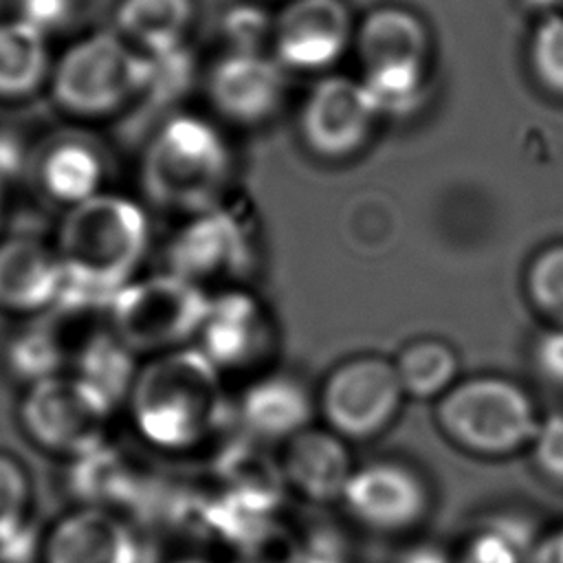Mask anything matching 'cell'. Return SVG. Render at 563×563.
I'll return each instance as SVG.
<instances>
[{"label":"cell","mask_w":563,"mask_h":563,"mask_svg":"<svg viewBox=\"0 0 563 563\" xmlns=\"http://www.w3.org/2000/svg\"><path fill=\"white\" fill-rule=\"evenodd\" d=\"M147 246L150 220L136 200L99 191L68 207L55 235L66 277L64 299L110 301L136 277Z\"/></svg>","instance_id":"cell-1"},{"label":"cell","mask_w":563,"mask_h":563,"mask_svg":"<svg viewBox=\"0 0 563 563\" xmlns=\"http://www.w3.org/2000/svg\"><path fill=\"white\" fill-rule=\"evenodd\" d=\"M139 435L161 451L202 444L222 420L220 369L194 345L147 356L125 398Z\"/></svg>","instance_id":"cell-2"},{"label":"cell","mask_w":563,"mask_h":563,"mask_svg":"<svg viewBox=\"0 0 563 563\" xmlns=\"http://www.w3.org/2000/svg\"><path fill=\"white\" fill-rule=\"evenodd\" d=\"M231 176V154L220 132L202 119L167 121L145 150L141 187L156 207L189 218L218 207Z\"/></svg>","instance_id":"cell-3"},{"label":"cell","mask_w":563,"mask_h":563,"mask_svg":"<svg viewBox=\"0 0 563 563\" xmlns=\"http://www.w3.org/2000/svg\"><path fill=\"white\" fill-rule=\"evenodd\" d=\"M440 431L462 451L506 457L530 446L541 416L530 394L497 374L460 378L435 405Z\"/></svg>","instance_id":"cell-4"},{"label":"cell","mask_w":563,"mask_h":563,"mask_svg":"<svg viewBox=\"0 0 563 563\" xmlns=\"http://www.w3.org/2000/svg\"><path fill=\"white\" fill-rule=\"evenodd\" d=\"M209 297L172 271L134 277L108 301L110 330L136 356L178 350L196 341Z\"/></svg>","instance_id":"cell-5"},{"label":"cell","mask_w":563,"mask_h":563,"mask_svg":"<svg viewBox=\"0 0 563 563\" xmlns=\"http://www.w3.org/2000/svg\"><path fill=\"white\" fill-rule=\"evenodd\" d=\"M112 402L77 374H57L29 385L20 402V424L42 449L81 457L103 446Z\"/></svg>","instance_id":"cell-6"},{"label":"cell","mask_w":563,"mask_h":563,"mask_svg":"<svg viewBox=\"0 0 563 563\" xmlns=\"http://www.w3.org/2000/svg\"><path fill=\"white\" fill-rule=\"evenodd\" d=\"M405 389L394 361L358 354L339 363L323 380L317 407L325 427L345 440L383 433L400 411Z\"/></svg>","instance_id":"cell-7"},{"label":"cell","mask_w":563,"mask_h":563,"mask_svg":"<svg viewBox=\"0 0 563 563\" xmlns=\"http://www.w3.org/2000/svg\"><path fill=\"white\" fill-rule=\"evenodd\" d=\"M251 268V240L222 207L185 218L167 246V271L207 288H233Z\"/></svg>","instance_id":"cell-8"},{"label":"cell","mask_w":563,"mask_h":563,"mask_svg":"<svg viewBox=\"0 0 563 563\" xmlns=\"http://www.w3.org/2000/svg\"><path fill=\"white\" fill-rule=\"evenodd\" d=\"M136 88L139 59L125 51L119 37L108 33L70 48L55 77L59 101L77 114L114 110Z\"/></svg>","instance_id":"cell-9"},{"label":"cell","mask_w":563,"mask_h":563,"mask_svg":"<svg viewBox=\"0 0 563 563\" xmlns=\"http://www.w3.org/2000/svg\"><path fill=\"white\" fill-rule=\"evenodd\" d=\"M341 501L365 528L405 532L429 512V488L418 471L396 460H376L354 468Z\"/></svg>","instance_id":"cell-10"},{"label":"cell","mask_w":563,"mask_h":563,"mask_svg":"<svg viewBox=\"0 0 563 563\" xmlns=\"http://www.w3.org/2000/svg\"><path fill=\"white\" fill-rule=\"evenodd\" d=\"M376 117L361 81L325 77L301 106L299 132L308 150L336 161L356 154L365 145Z\"/></svg>","instance_id":"cell-11"},{"label":"cell","mask_w":563,"mask_h":563,"mask_svg":"<svg viewBox=\"0 0 563 563\" xmlns=\"http://www.w3.org/2000/svg\"><path fill=\"white\" fill-rule=\"evenodd\" d=\"M40 563H143V543L112 508L81 506L51 526L40 543Z\"/></svg>","instance_id":"cell-12"},{"label":"cell","mask_w":563,"mask_h":563,"mask_svg":"<svg viewBox=\"0 0 563 563\" xmlns=\"http://www.w3.org/2000/svg\"><path fill=\"white\" fill-rule=\"evenodd\" d=\"M194 343L220 372L246 367L268 350L266 308L240 286L216 290Z\"/></svg>","instance_id":"cell-13"},{"label":"cell","mask_w":563,"mask_h":563,"mask_svg":"<svg viewBox=\"0 0 563 563\" xmlns=\"http://www.w3.org/2000/svg\"><path fill=\"white\" fill-rule=\"evenodd\" d=\"M352 35V20L341 0H292L275 24L279 64L319 70L336 62Z\"/></svg>","instance_id":"cell-14"},{"label":"cell","mask_w":563,"mask_h":563,"mask_svg":"<svg viewBox=\"0 0 563 563\" xmlns=\"http://www.w3.org/2000/svg\"><path fill=\"white\" fill-rule=\"evenodd\" d=\"M66 295V277L55 253L40 240L15 235L0 242V308L35 314L57 306Z\"/></svg>","instance_id":"cell-15"},{"label":"cell","mask_w":563,"mask_h":563,"mask_svg":"<svg viewBox=\"0 0 563 563\" xmlns=\"http://www.w3.org/2000/svg\"><path fill=\"white\" fill-rule=\"evenodd\" d=\"M284 86L279 62L255 51H235L216 66L211 99L222 114L240 123H257L277 110Z\"/></svg>","instance_id":"cell-16"},{"label":"cell","mask_w":563,"mask_h":563,"mask_svg":"<svg viewBox=\"0 0 563 563\" xmlns=\"http://www.w3.org/2000/svg\"><path fill=\"white\" fill-rule=\"evenodd\" d=\"M354 468L345 438L328 427H308L286 440L282 473L284 479L306 499H341Z\"/></svg>","instance_id":"cell-17"},{"label":"cell","mask_w":563,"mask_h":563,"mask_svg":"<svg viewBox=\"0 0 563 563\" xmlns=\"http://www.w3.org/2000/svg\"><path fill=\"white\" fill-rule=\"evenodd\" d=\"M238 416L242 427L257 440H290L310 427L314 400L299 378L273 372L242 391Z\"/></svg>","instance_id":"cell-18"},{"label":"cell","mask_w":563,"mask_h":563,"mask_svg":"<svg viewBox=\"0 0 563 563\" xmlns=\"http://www.w3.org/2000/svg\"><path fill=\"white\" fill-rule=\"evenodd\" d=\"M356 48L365 70L424 66L429 35L411 11L402 7H378L361 22Z\"/></svg>","instance_id":"cell-19"},{"label":"cell","mask_w":563,"mask_h":563,"mask_svg":"<svg viewBox=\"0 0 563 563\" xmlns=\"http://www.w3.org/2000/svg\"><path fill=\"white\" fill-rule=\"evenodd\" d=\"M391 361L405 396L418 400L442 398L460 380V358L442 339H413Z\"/></svg>","instance_id":"cell-20"},{"label":"cell","mask_w":563,"mask_h":563,"mask_svg":"<svg viewBox=\"0 0 563 563\" xmlns=\"http://www.w3.org/2000/svg\"><path fill=\"white\" fill-rule=\"evenodd\" d=\"M73 363V374L86 380L112 405L128 398L141 367L136 363V354L110 328L106 332L92 334L79 347Z\"/></svg>","instance_id":"cell-21"},{"label":"cell","mask_w":563,"mask_h":563,"mask_svg":"<svg viewBox=\"0 0 563 563\" xmlns=\"http://www.w3.org/2000/svg\"><path fill=\"white\" fill-rule=\"evenodd\" d=\"M40 183L53 200L73 207L103 191V165L92 147L62 143L46 154L40 167Z\"/></svg>","instance_id":"cell-22"},{"label":"cell","mask_w":563,"mask_h":563,"mask_svg":"<svg viewBox=\"0 0 563 563\" xmlns=\"http://www.w3.org/2000/svg\"><path fill=\"white\" fill-rule=\"evenodd\" d=\"M46 70L44 33L18 20L0 26V95L18 97L37 86Z\"/></svg>","instance_id":"cell-23"},{"label":"cell","mask_w":563,"mask_h":563,"mask_svg":"<svg viewBox=\"0 0 563 563\" xmlns=\"http://www.w3.org/2000/svg\"><path fill=\"white\" fill-rule=\"evenodd\" d=\"M189 18V0H125L119 11L121 29L150 51L176 46Z\"/></svg>","instance_id":"cell-24"},{"label":"cell","mask_w":563,"mask_h":563,"mask_svg":"<svg viewBox=\"0 0 563 563\" xmlns=\"http://www.w3.org/2000/svg\"><path fill=\"white\" fill-rule=\"evenodd\" d=\"M537 539L521 519L499 517L468 537L455 563H530Z\"/></svg>","instance_id":"cell-25"},{"label":"cell","mask_w":563,"mask_h":563,"mask_svg":"<svg viewBox=\"0 0 563 563\" xmlns=\"http://www.w3.org/2000/svg\"><path fill=\"white\" fill-rule=\"evenodd\" d=\"M64 361V343L48 325H31L18 332L7 347L9 369L26 385H35L62 374Z\"/></svg>","instance_id":"cell-26"},{"label":"cell","mask_w":563,"mask_h":563,"mask_svg":"<svg viewBox=\"0 0 563 563\" xmlns=\"http://www.w3.org/2000/svg\"><path fill=\"white\" fill-rule=\"evenodd\" d=\"M31 479L24 466L0 453V552L13 554L29 539Z\"/></svg>","instance_id":"cell-27"},{"label":"cell","mask_w":563,"mask_h":563,"mask_svg":"<svg viewBox=\"0 0 563 563\" xmlns=\"http://www.w3.org/2000/svg\"><path fill=\"white\" fill-rule=\"evenodd\" d=\"M424 66H389L365 70L361 79L376 114H407L422 97Z\"/></svg>","instance_id":"cell-28"},{"label":"cell","mask_w":563,"mask_h":563,"mask_svg":"<svg viewBox=\"0 0 563 563\" xmlns=\"http://www.w3.org/2000/svg\"><path fill=\"white\" fill-rule=\"evenodd\" d=\"M523 286L532 308L554 325H563V242L543 246L532 255Z\"/></svg>","instance_id":"cell-29"},{"label":"cell","mask_w":563,"mask_h":563,"mask_svg":"<svg viewBox=\"0 0 563 563\" xmlns=\"http://www.w3.org/2000/svg\"><path fill=\"white\" fill-rule=\"evenodd\" d=\"M530 64L550 92L563 95V15H550L537 26L530 42Z\"/></svg>","instance_id":"cell-30"},{"label":"cell","mask_w":563,"mask_h":563,"mask_svg":"<svg viewBox=\"0 0 563 563\" xmlns=\"http://www.w3.org/2000/svg\"><path fill=\"white\" fill-rule=\"evenodd\" d=\"M191 64L187 53L176 46L150 51L147 57L139 59V88H147L154 95H176L189 81Z\"/></svg>","instance_id":"cell-31"},{"label":"cell","mask_w":563,"mask_h":563,"mask_svg":"<svg viewBox=\"0 0 563 563\" xmlns=\"http://www.w3.org/2000/svg\"><path fill=\"white\" fill-rule=\"evenodd\" d=\"M528 449L537 471L552 484L563 486V413L541 418Z\"/></svg>","instance_id":"cell-32"},{"label":"cell","mask_w":563,"mask_h":563,"mask_svg":"<svg viewBox=\"0 0 563 563\" xmlns=\"http://www.w3.org/2000/svg\"><path fill=\"white\" fill-rule=\"evenodd\" d=\"M532 363L545 380L563 387V325H552L537 336Z\"/></svg>","instance_id":"cell-33"},{"label":"cell","mask_w":563,"mask_h":563,"mask_svg":"<svg viewBox=\"0 0 563 563\" xmlns=\"http://www.w3.org/2000/svg\"><path fill=\"white\" fill-rule=\"evenodd\" d=\"M20 13L22 22L31 24L40 33H46L66 22L70 13V0H22Z\"/></svg>","instance_id":"cell-34"},{"label":"cell","mask_w":563,"mask_h":563,"mask_svg":"<svg viewBox=\"0 0 563 563\" xmlns=\"http://www.w3.org/2000/svg\"><path fill=\"white\" fill-rule=\"evenodd\" d=\"M530 563H563V526L537 539Z\"/></svg>","instance_id":"cell-35"},{"label":"cell","mask_w":563,"mask_h":563,"mask_svg":"<svg viewBox=\"0 0 563 563\" xmlns=\"http://www.w3.org/2000/svg\"><path fill=\"white\" fill-rule=\"evenodd\" d=\"M231 22H233L231 24L233 37L235 40H251V46H253V42L260 37V33L264 29V20L255 11H238V13H233Z\"/></svg>","instance_id":"cell-36"},{"label":"cell","mask_w":563,"mask_h":563,"mask_svg":"<svg viewBox=\"0 0 563 563\" xmlns=\"http://www.w3.org/2000/svg\"><path fill=\"white\" fill-rule=\"evenodd\" d=\"M398 563H455V559L433 545H413L405 550Z\"/></svg>","instance_id":"cell-37"},{"label":"cell","mask_w":563,"mask_h":563,"mask_svg":"<svg viewBox=\"0 0 563 563\" xmlns=\"http://www.w3.org/2000/svg\"><path fill=\"white\" fill-rule=\"evenodd\" d=\"M172 563H213V561L202 559V556H180V559H176Z\"/></svg>","instance_id":"cell-38"},{"label":"cell","mask_w":563,"mask_h":563,"mask_svg":"<svg viewBox=\"0 0 563 563\" xmlns=\"http://www.w3.org/2000/svg\"><path fill=\"white\" fill-rule=\"evenodd\" d=\"M2 211H4V194H2V180H0V222H2Z\"/></svg>","instance_id":"cell-39"}]
</instances>
